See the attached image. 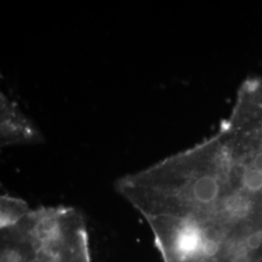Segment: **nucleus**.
I'll return each mask as SVG.
<instances>
[{
    "instance_id": "nucleus-1",
    "label": "nucleus",
    "mask_w": 262,
    "mask_h": 262,
    "mask_svg": "<svg viewBox=\"0 0 262 262\" xmlns=\"http://www.w3.org/2000/svg\"><path fill=\"white\" fill-rule=\"evenodd\" d=\"M34 237L32 262H92L88 228L73 207H40L29 212Z\"/></svg>"
},
{
    "instance_id": "nucleus-5",
    "label": "nucleus",
    "mask_w": 262,
    "mask_h": 262,
    "mask_svg": "<svg viewBox=\"0 0 262 262\" xmlns=\"http://www.w3.org/2000/svg\"><path fill=\"white\" fill-rule=\"evenodd\" d=\"M255 262H262V257H261V258H260V259H259V260H257V261H255Z\"/></svg>"
},
{
    "instance_id": "nucleus-4",
    "label": "nucleus",
    "mask_w": 262,
    "mask_h": 262,
    "mask_svg": "<svg viewBox=\"0 0 262 262\" xmlns=\"http://www.w3.org/2000/svg\"><path fill=\"white\" fill-rule=\"evenodd\" d=\"M30 210L24 199L7 194L2 195L0 198V228L19 223Z\"/></svg>"
},
{
    "instance_id": "nucleus-2",
    "label": "nucleus",
    "mask_w": 262,
    "mask_h": 262,
    "mask_svg": "<svg viewBox=\"0 0 262 262\" xmlns=\"http://www.w3.org/2000/svg\"><path fill=\"white\" fill-rule=\"evenodd\" d=\"M44 135L18 104L0 94V146L1 148L38 145Z\"/></svg>"
},
{
    "instance_id": "nucleus-3",
    "label": "nucleus",
    "mask_w": 262,
    "mask_h": 262,
    "mask_svg": "<svg viewBox=\"0 0 262 262\" xmlns=\"http://www.w3.org/2000/svg\"><path fill=\"white\" fill-rule=\"evenodd\" d=\"M33 256L34 237L28 213L19 223L0 228V262H32Z\"/></svg>"
}]
</instances>
